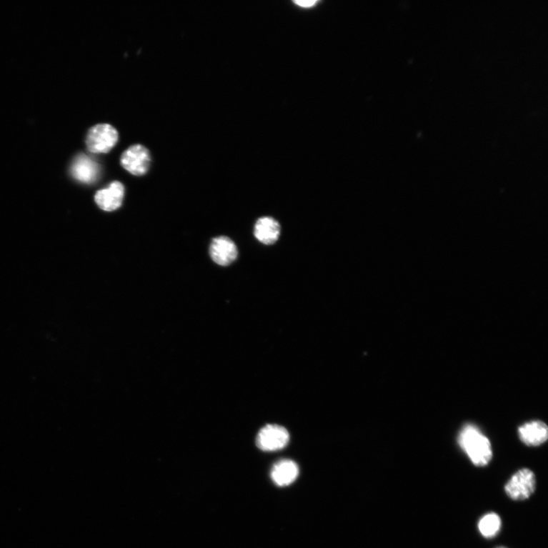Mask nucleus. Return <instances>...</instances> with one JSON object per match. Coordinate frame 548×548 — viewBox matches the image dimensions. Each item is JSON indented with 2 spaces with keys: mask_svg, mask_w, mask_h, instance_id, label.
<instances>
[{
  "mask_svg": "<svg viewBox=\"0 0 548 548\" xmlns=\"http://www.w3.org/2000/svg\"><path fill=\"white\" fill-rule=\"evenodd\" d=\"M122 166L136 176L145 174L150 166L151 157L149 150L142 145H134L128 148L123 154Z\"/></svg>",
  "mask_w": 548,
  "mask_h": 548,
  "instance_id": "39448f33",
  "label": "nucleus"
},
{
  "mask_svg": "<svg viewBox=\"0 0 548 548\" xmlns=\"http://www.w3.org/2000/svg\"><path fill=\"white\" fill-rule=\"evenodd\" d=\"M297 5L303 8H310L317 4V1H295Z\"/></svg>",
  "mask_w": 548,
  "mask_h": 548,
  "instance_id": "ddd939ff",
  "label": "nucleus"
},
{
  "mask_svg": "<svg viewBox=\"0 0 548 548\" xmlns=\"http://www.w3.org/2000/svg\"><path fill=\"white\" fill-rule=\"evenodd\" d=\"M497 548H507V547H497Z\"/></svg>",
  "mask_w": 548,
  "mask_h": 548,
  "instance_id": "4468645a",
  "label": "nucleus"
},
{
  "mask_svg": "<svg viewBox=\"0 0 548 548\" xmlns=\"http://www.w3.org/2000/svg\"><path fill=\"white\" fill-rule=\"evenodd\" d=\"M501 528V519L496 513L492 512L483 517L478 529L481 534L487 539H492L499 533Z\"/></svg>",
  "mask_w": 548,
  "mask_h": 548,
  "instance_id": "f8f14e48",
  "label": "nucleus"
},
{
  "mask_svg": "<svg viewBox=\"0 0 548 548\" xmlns=\"http://www.w3.org/2000/svg\"><path fill=\"white\" fill-rule=\"evenodd\" d=\"M71 173L76 180L91 184L98 179L100 168L95 160L86 155H79L73 163Z\"/></svg>",
  "mask_w": 548,
  "mask_h": 548,
  "instance_id": "6e6552de",
  "label": "nucleus"
},
{
  "mask_svg": "<svg viewBox=\"0 0 548 548\" xmlns=\"http://www.w3.org/2000/svg\"><path fill=\"white\" fill-rule=\"evenodd\" d=\"M536 488L534 474L528 469H523L513 474L506 484L507 494L514 500H524L529 498Z\"/></svg>",
  "mask_w": 548,
  "mask_h": 548,
  "instance_id": "7ed1b4c3",
  "label": "nucleus"
},
{
  "mask_svg": "<svg viewBox=\"0 0 548 548\" xmlns=\"http://www.w3.org/2000/svg\"><path fill=\"white\" fill-rule=\"evenodd\" d=\"M254 236L264 244H274L281 235V226L272 217L260 218L254 226Z\"/></svg>",
  "mask_w": 548,
  "mask_h": 548,
  "instance_id": "9b49d317",
  "label": "nucleus"
},
{
  "mask_svg": "<svg viewBox=\"0 0 548 548\" xmlns=\"http://www.w3.org/2000/svg\"><path fill=\"white\" fill-rule=\"evenodd\" d=\"M124 196V185L119 181H114L106 189L98 191L95 200L103 211L111 212L121 206Z\"/></svg>",
  "mask_w": 548,
  "mask_h": 548,
  "instance_id": "0eeeda50",
  "label": "nucleus"
},
{
  "mask_svg": "<svg viewBox=\"0 0 548 548\" xmlns=\"http://www.w3.org/2000/svg\"><path fill=\"white\" fill-rule=\"evenodd\" d=\"M209 254L216 264L228 266L236 260L238 249L236 244L229 238L221 236L213 240Z\"/></svg>",
  "mask_w": 548,
  "mask_h": 548,
  "instance_id": "423d86ee",
  "label": "nucleus"
},
{
  "mask_svg": "<svg viewBox=\"0 0 548 548\" xmlns=\"http://www.w3.org/2000/svg\"><path fill=\"white\" fill-rule=\"evenodd\" d=\"M299 467L292 460L284 459L277 462L271 470V479L279 487L293 484L299 476Z\"/></svg>",
  "mask_w": 548,
  "mask_h": 548,
  "instance_id": "9d476101",
  "label": "nucleus"
},
{
  "mask_svg": "<svg viewBox=\"0 0 548 548\" xmlns=\"http://www.w3.org/2000/svg\"><path fill=\"white\" fill-rule=\"evenodd\" d=\"M458 442L477 467H484L493 458L492 443L477 426L467 424L460 431Z\"/></svg>",
  "mask_w": 548,
  "mask_h": 548,
  "instance_id": "f257e3e1",
  "label": "nucleus"
},
{
  "mask_svg": "<svg viewBox=\"0 0 548 548\" xmlns=\"http://www.w3.org/2000/svg\"><path fill=\"white\" fill-rule=\"evenodd\" d=\"M119 141L118 131L110 124L93 126L86 136V146L92 154H107Z\"/></svg>",
  "mask_w": 548,
  "mask_h": 548,
  "instance_id": "f03ea898",
  "label": "nucleus"
},
{
  "mask_svg": "<svg viewBox=\"0 0 548 548\" xmlns=\"http://www.w3.org/2000/svg\"><path fill=\"white\" fill-rule=\"evenodd\" d=\"M519 437L524 444L538 447L547 442L548 427L541 421L528 422L519 428Z\"/></svg>",
  "mask_w": 548,
  "mask_h": 548,
  "instance_id": "1a4fd4ad",
  "label": "nucleus"
},
{
  "mask_svg": "<svg viewBox=\"0 0 548 548\" xmlns=\"http://www.w3.org/2000/svg\"><path fill=\"white\" fill-rule=\"evenodd\" d=\"M289 441V434L286 428L277 424L264 427L256 436V445L260 449L273 452L285 448Z\"/></svg>",
  "mask_w": 548,
  "mask_h": 548,
  "instance_id": "20e7f679",
  "label": "nucleus"
}]
</instances>
